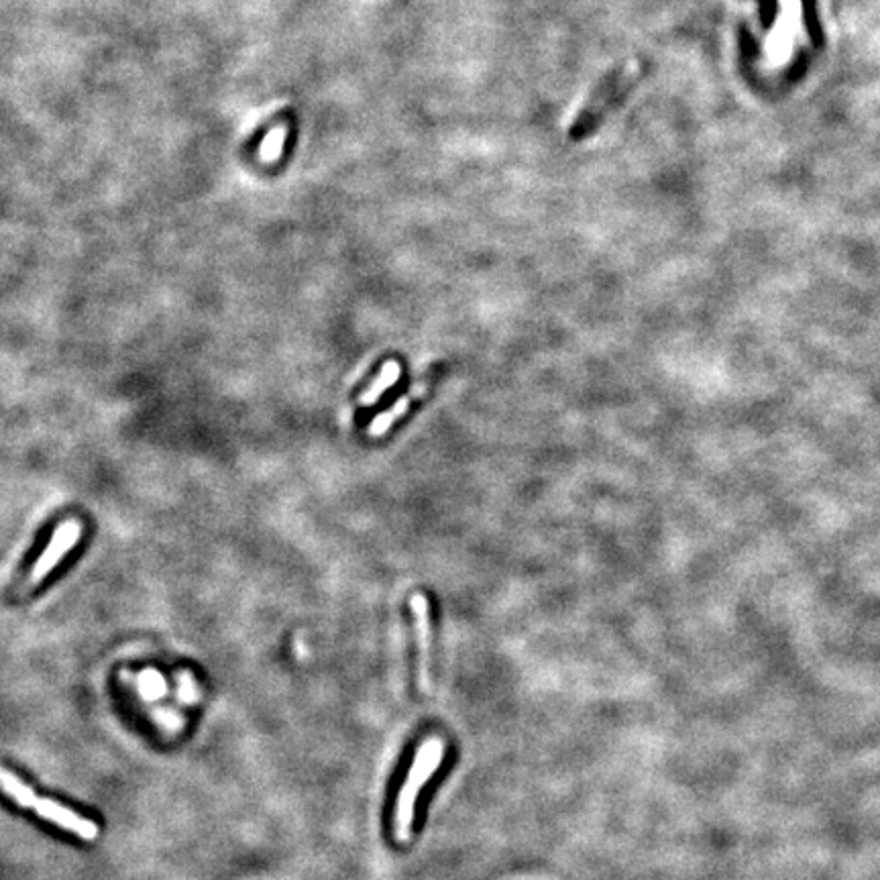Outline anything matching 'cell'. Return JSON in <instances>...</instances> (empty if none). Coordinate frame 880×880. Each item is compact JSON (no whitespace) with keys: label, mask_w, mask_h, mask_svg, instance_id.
I'll list each match as a JSON object with an SVG mask.
<instances>
[{"label":"cell","mask_w":880,"mask_h":880,"mask_svg":"<svg viewBox=\"0 0 880 880\" xmlns=\"http://www.w3.org/2000/svg\"><path fill=\"white\" fill-rule=\"evenodd\" d=\"M141 683H147V695H151V697L161 695L165 691V683H163V679L155 671H147L141 677Z\"/></svg>","instance_id":"9c48e42d"},{"label":"cell","mask_w":880,"mask_h":880,"mask_svg":"<svg viewBox=\"0 0 880 880\" xmlns=\"http://www.w3.org/2000/svg\"><path fill=\"white\" fill-rule=\"evenodd\" d=\"M412 614L416 618V636H418V654H420V687L426 691L430 685L428 679V658H430V618H428V601L422 593L412 597Z\"/></svg>","instance_id":"5b68a950"},{"label":"cell","mask_w":880,"mask_h":880,"mask_svg":"<svg viewBox=\"0 0 880 880\" xmlns=\"http://www.w3.org/2000/svg\"><path fill=\"white\" fill-rule=\"evenodd\" d=\"M642 70H644L642 62L630 60L605 76L595 86V90L589 94L587 102L577 113L573 125L569 127V137L579 141V139H585L587 135H591L605 121V117H608L612 110L626 98V94L634 88V84L642 76Z\"/></svg>","instance_id":"6da1fadb"},{"label":"cell","mask_w":880,"mask_h":880,"mask_svg":"<svg viewBox=\"0 0 880 880\" xmlns=\"http://www.w3.org/2000/svg\"><path fill=\"white\" fill-rule=\"evenodd\" d=\"M80 534H82V524L78 520H68V522L60 524V528L55 530V534H53V540L49 542V546L43 550V555L35 563V567L29 575V585L35 587L37 583H41L55 569V565H58L78 544Z\"/></svg>","instance_id":"3957f363"},{"label":"cell","mask_w":880,"mask_h":880,"mask_svg":"<svg viewBox=\"0 0 880 880\" xmlns=\"http://www.w3.org/2000/svg\"><path fill=\"white\" fill-rule=\"evenodd\" d=\"M445 758V742L440 738H430L420 744L416 758L412 762L410 773L398 793V805H396V817H394V830L396 838L400 842H408L412 836V819H414V805L422 791V787L430 781V777L436 773Z\"/></svg>","instance_id":"7a4b0ae2"},{"label":"cell","mask_w":880,"mask_h":880,"mask_svg":"<svg viewBox=\"0 0 880 880\" xmlns=\"http://www.w3.org/2000/svg\"><path fill=\"white\" fill-rule=\"evenodd\" d=\"M0 791L5 795H9L17 805L21 807H35L37 803V795L31 787H27L21 779H17L13 773H9L7 768L0 766Z\"/></svg>","instance_id":"52a82bcc"},{"label":"cell","mask_w":880,"mask_h":880,"mask_svg":"<svg viewBox=\"0 0 880 880\" xmlns=\"http://www.w3.org/2000/svg\"><path fill=\"white\" fill-rule=\"evenodd\" d=\"M400 375H402V367H400V363L398 361H388L385 363L383 367H381V371H379V375L375 377V381L369 385V390L361 396V404L363 406H373L375 402H379V398L388 392L390 388H394V385L398 383V379H400Z\"/></svg>","instance_id":"8992f818"},{"label":"cell","mask_w":880,"mask_h":880,"mask_svg":"<svg viewBox=\"0 0 880 880\" xmlns=\"http://www.w3.org/2000/svg\"><path fill=\"white\" fill-rule=\"evenodd\" d=\"M33 809L37 811V815L41 819L55 823V825H58V828L68 830V832H72L74 836H78V838H82L86 842H92V840L98 838V825L94 821L82 817L80 813H76L74 809H70L66 805H60V803H55L51 799H41L39 797Z\"/></svg>","instance_id":"277c9868"},{"label":"cell","mask_w":880,"mask_h":880,"mask_svg":"<svg viewBox=\"0 0 880 880\" xmlns=\"http://www.w3.org/2000/svg\"><path fill=\"white\" fill-rule=\"evenodd\" d=\"M418 394H420V390H416V392L410 394V396L400 398L390 410H385L383 414H379L377 418H373V422L369 424V430H367L369 436L377 438V436H383L385 432H388V430L394 426V422L400 420V418L408 412V408H410V404H412V398L418 396Z\"/></svg>","instance_id":"ba28073f"}]
</instances>
